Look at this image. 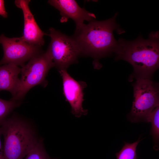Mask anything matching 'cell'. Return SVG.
Instances as JSON below:
<instances>
[{
	"label": "cell",
	"mask_w": 159,
	"mask_h": 159,
	"mask_svg": "<svg viewBox=\"0 0 159 159\" xmlns=\"http://www.w3.org/2000/svg\"><path fill=\"white\" fill-rule=\"evenodd\" d=\"M117 13L112 17L105 20L92 21L75 29L72 37L79 47L81 55L94 59L96 68L101 66L99 60L101 58L114 53L117 41L113 32L117 30L120 34L123 33L116 21Z\"/></svg>",
	"instance_id": "1"
},
{
	"label": "cell",
	"mask_w": 159,
	"mask_h": 159,
	"mask_svg": "<svg viewBox=\"0 0 159 159\" xmlns=\"http://www.w3.org/2000/svg\"><path fill=\"white\" fill-rule=\"evenodd\" d=\"M114 53L116 60H124L133 66L131 78H150L159 67V32H151L146 39L140 36L132 41L119 39Z\"/></svg>",
	"instance_id": "2"
},
{
	"label": "cell",
	"mask_w": 159,
	"mask_h": 159,
	"mask_svg": "<svg viewBox=\"0 0 159 159\" xmlns=\"http://www.w3.org/2000/svg\"><path fill=\"white\" fill-rule=\"evenodd\" d=\"M0 128L4 159H23L40 139L34 126L22 117H7L0 122Z\"/></svg>",
	"instance_id": "3"
},
{
	"label": "cell",
	"mask_w": 159,
	"mask_h": 159,
	"mask_svg": "<svg viewBox=\"0 0 159 159\" xmlns=\"http://www.w3.org/2000/svg\"><path fill=\"white\" fill-rule=\"evenodd\" d=\"M136 79L133 84L134 100L128 118L132 122H147L149 115L159 106L158 86L150 78Z\"/></svg>",
	"instance_id": "4"
},
{
	"label": "cell",
	"mask_w": 159,
	"mask_h": 159,
	"mask_svg": "<svg viewBox=\"0 0 159 159\" xmlns=\"http://www.w3.org/2000/svg\"><path fill=\"white\" fill-rule=\"evenodd\" d=\"M53 67L54 63L47 50L30 59L21 68L19 87L16 95L11 99L20 101L33 87L39 85L46 87L48 84L46 76Z\"/></svg>",
	"instance_id": "5"
},
{
	"label": "cell",
	"mask_w": 159,
	"mask_h": 159,
	"mask_svg": "<svg viewBox=\"0 0 159 159\" xmlns=\"http://www.w3.org/2000/svg\"><path fill=\"white\" fill-rule=\"evenodd\" d=\"M51 38L47 50L58 71L67 70L72 64L77 62L81 55L79 47L72 36H69L53 28L47 33Z\"/></svg>",
	"instance_id": "6"
},
{
	"label": "cell",
	"mask_w": 159,
	"mask_h": 159,
	"mask_svg": "<svg viewBox=\"0 0 159 159\" xmlns=\"http://www.w3.org/2000/svg\"><path fill=\"white\" fill-rule=\"evenodd\" d=\"M0 44L4 52L0 65L12 64L21 67L27 61L43 52L41 47L29 44L21 37L9 38L2 34L0 36Z\"/></svg>",
	"instance_id": "7"
},
{
	"label": "cell",
	"mask_w": 159,
	"mask_h": 159,
	"mask_svg": "<svg viewBox=\"0 0 159 159\" xmlns=\"http://www.w3.org/2000/svg\"><path fill=\"white\" fill-rule=\"evenodd\" d=\"M59 72L62 79L63 94L66 100L71 106L72 113L77 117L87 115V110L84 109L82 106L84 100L83 90L87 84L84 82L75 80L66 70H60Z\"/></svg>",
	"instance_id": "8"
},
{
	"label": "cell",
	"mask_w": 159,
	"mask_h": 159,
	"mask_svg": "<svg viewBox=\"0 0 159 159\" xmlns=\"http://www.w3.org/2000/svg\"><path fill=\"white\" fill-rule=\"evenodd\" d=\"M48 3L58 10L62 17L61 21L65 22L70 18L75 22V29L80 28L86 21L95 20V15L80 7L74 0H49Z\"/></svg>",
	"instance_id": "9"
},
{
	"label": "cell",
	"mask_w": 159,
	"mask_h": 159,
	"mask_svg": "<svg viewBox=\"0 0 159 159\" xmlns=\"http://www.w3.org/2000/svg\"><path fill=\"white\" fill-rule=\"evenodd\" d=\"M29 0H16V6L22 10L24 18L23 35L21 37L27 43L42 47L44 44V36L47 35L40 29L29 9Z\"/></svg>",
	"instance_id": "10"
},
{
	"label": "cell",
	"mask_w": 159,
	"mask_h": 159,
	"mask_svg": "<svg viewBox=\"0 0 159 159\" xmlns=\"http://www.w3.org/2000/svg\"><path fill=\"white\" fill-rule=\"evenodd\" d=\"M20 72L21 68L13 64L0 65V91H9L14 97L19 87Z\"/></svg>",
	"instance_id": "11"
},
{
	"label": "cell",
	"mask_w": 159,
	"mask_h": 159,
	"mask_svg": "<svg viewBox=\"0 0 159 159\" xmlns=\"http://www.w3.org/2000/svg\"><path fill=\"white\" fill-rule=\"evenodd\" d=\"M141 140L139 139L132 143L125 142L120 151L116 153L117 159H138L136 148Z\"/></svg>",
	"instance_id": "12"
},
{
	"label": "cell",
	"mask_w": 159,
	"mask_h": 159,
	"mask_svg": "<svg viewBox=\"0 0 159 159\" xmlns=\"http://www.w3.org/2000/svg\"><path fill=\"white\" fill-rule=\"evenodd\" d=\"M147 122H150L151 125V135L156 144L159 139V106L154 109L148 115Z\"/></svg>",
	"instance_id": "13"
},
{
	"label": "cell",
	"mask_w": 159,
	"mask_h": 159,
	"mask_svg": "<svg viewBox=\"0 0 159 159\" xmlns=\"http://www.w3.org/2000/svg\"><path fill=\"white\" fill-rule=\"evenodd\" d=\"M21 104L20 101L11 99L6 100L0 98V122L7 118L8 115Z\"/></svg>",
	"instance_id": "14"
},
{
	"label": "cell",
	"mask_w": 159,
	"mask_h": 159,
	"mask_svg": "<svg viewBox=\"0 0 159 159\" xmlns=\"http://www.w3.org/2000/svg\"><path fill=\"white\" fill-rule=\"evenodd\" d=\"M25 159H52L48 155L44 148L43 140L39 141L26 156Z\"/></svg>",
	"instance_id": "15"
},
{
	"label": "cell",
	"mask_w": 159,
	"mask_h": 159,
	"mask_svg": "<svg viewBox=\"0 0 159 159\" xmlns=\"http://www.w3.org/2000/svg\"><path fill=\"white\" fill-rule=\"evenodd\" d=\"M4 2V0H0V15L6 18L8 16V13L5 9Z\"/></svg>",
	"instance_id": "16"
},
{
	"label": "cell",
	"mask_w": 159,
	"mask_h": 159,
	"mask_svg": "<svg viewBox=\"0 0 159 159\" xmlns=\"http://www.w3.org/2000/svg\"><path fill=\"white\" fill-rule=\"evenodd\" d=\"M1 132L0 128V159H4L3 147L2 146L1 140Z\"/></svg>",
	"instance_id": "17"
}]
</instances>
